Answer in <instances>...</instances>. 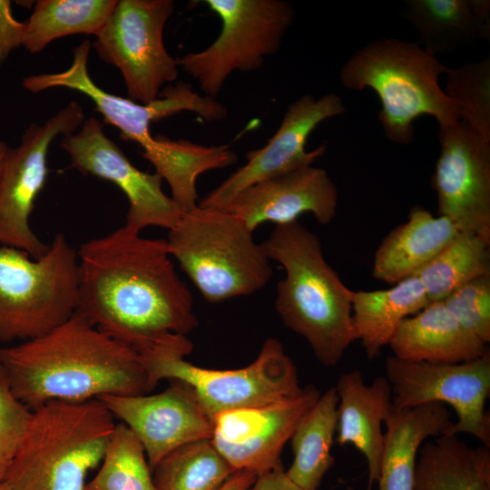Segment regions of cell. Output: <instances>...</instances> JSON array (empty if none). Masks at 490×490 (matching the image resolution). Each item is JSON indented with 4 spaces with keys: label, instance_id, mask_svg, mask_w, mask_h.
<instances>
[{
    "label": "cell",
    "instance_id": "cb8c5ba5",
    "mask_svg": "<svg viewBox=\"0 0 490 490\" xmlns=\"http://www.w3.org/2000/svg\"><path fill=\"white\" fill-rule=\"evenodd\" d=\"M403 16L434 55L490 37L489 0H406Z\"/></svg>",
    "mask_w": 490,
    "mask_h": 490
},
{
    "label": "cell",
    "instance_id": "ac0fdd59",
    "mask_svg": "<svg viewBox=\"0 0 490 490\" xmlns=\"http://www.w3.org/2000/svg\"><path fill=\"white\" fill-rule=\"evenodd\" d=\"M153 395L99 397L114 417L122 420L142 442L152 472L169 453L187 443L211 438L212 417L191 385L171 379Z\"/></svg>",
    "mask_w": 490,
    "mask_h": 490
},
{
    "label": "cell",
    "instance_id": "f1b7e54d",
    "mask_svg": "<svg viewBox=\"0 0 490 490\" xmlns=\"http://www.w3.org/2000/svg\"><path fill=\"white\" fill-rule=\"evenodd\" d=\"M117 0H38L25 21L23 46L38 54L51 42L72 34H93L104 25Z\"/></svg>",
    "mask_w": 490,
    "mask_h": 490
},
{
    "label": "cell",
    "instance_id": "30bf717a",
    "mask_svg": "<svg viewBox=\"0 0 490 490\" xmlns=\"http://www.w3.org/2000/svg\"><path fill=\"white\" fill-rule=\"evenodd\" d=\"M174 12L172 0H117L92 44L98 56L121 72L129 98L149 103L179 74L163 31Z\"/></svg>",
    "mask_w": 490,
    "mask_h": 490
},
{
    "label": "cell",
    "instance_id": "9a60e30c",
    "mask_svg": "<svg viewBox=\"0 0 490 490\" xmlns=\"http://www.w3.org/2000/svg\"><path fill=\"white\" fill-rule=\"evenodd\" d=\"M432 181L438 215L490 242V142L461 121L439 128Z\"/></svg>",
    "mask_w": 490,
    "mask_h": 490
},
{
    "label": "cell",
    "instance_id": "2e32d148",
    "mask_svg": "<svg viewBox=\"0 0 490 490\" xmlns=\"http://www.w3.org/2000/svg\"><path fill=\"white\" fill-rule=\"evenodd\" d=\"M346 111L342 98L327 93L320 98L304 94L288 106L279 127L263 147L250 151L247 162L200 201L198 206L224 209L247 187L272 176L312 165L326 152V145L307 152L310 133L328 118Z\"/></svg>",
    "mask_w": 490,
    "mask_h": 490
},
{
    "label": "cell",
    "instance_id": "f546056e",
    "mask_svg": "<svg viewBox=\"0 0 490 490\" xmlns=\"http://www.w3.org/2000/svg\"><path fill=\"white\" fill-rule=\"evenodd\" d=\"M490 242L459 231L416 276L429 302L441 301L463 285L490 276Z\"/></svg>",
    "mask_w": 490,
    "mask_h": 490
},
{
    "label": "cell",
    "instance_id": "d6986e66",
    "mask_svg": "<svg viewBox=\"0 0 490 490\" xmlns=\"http://www.w3.org/2000/svg\"><path fill=\"white\" fill-rule=\"evenodd\" d=\"M338 208L337 187L322 168L302 166L256 182L237 194L222 210L240 219L254 231L265 222L275 225L311 213L328 224Z\"/></svg>",
    "mask_w": 490,
    "mask_h": 490
},
{
    "label": "cell",
    "instance_id": "8992f818",
    "mask_svg": "<svg viewBox=\"0 0 490 490\" xmlns=\"http://www.w3.org/2000/svg\"><path fill=\"white\" fill-rule=\"evenodd\" d=\"M168 230L170 255L209 303L254 294L270 279L253 231L225 210L197 206Z\"/></svg>",
    "mask_w": 490,
    "mask_h": 490
},
{
    "label": "cell",
    "instance_id": "5b68a950",
    "mask_svg": "<svg viewBox=\"0 0 490 490\" xmlns=\"http://www.w3.org/2000/svg\"><path fill=\"white\" fill-rule=\"evenodd\" d=\"M99 399L53 400L33 410L23 444L5 482L13 490H86L115 427Z\"/></svg>",
    "mask_w": 490,
    "mask_h": 490
},
{
    "label": "cell",
    "instance_id": "8fae6325",
    "mask_svg": "<svg viewBox=\"0 0 490 490\" xmlns=\"http://www.w3.org/2000/svg\"><path fill=\"white\" fill-rule=\"evenodd\" d=\"M92 44L83 40L74 48L72 64L64 71L25 77L23 87L37 93L52 88H67L86 95L103 117L104 122L116 127L124 141H132L142 148L152 141L150 125L181 112L199 114L207 122H220L228 114L227 107L215 98L201 95L183 81L163 88L158 98L143 104L104 91L88 72Z\"/></svg>",
    "mask_w": 490,
    "mask_h": 490
},
{
    "label": "cell",
    "instance_id": "6da1fadb",
    "mask_svg": "<svg viewBox=\"0 0 490 490\" xmlns=\"http://www.w3.org/2000/svg\"><path fill=\"white\" fill-rule=\"evenodd\" d=\"M76 312L137 352L186 336L199 325L193 297L167 241L124 225L83 243Z\"/></svg>",
    "mask_w": 490,
    "mask_h": 490
},
{
    "label": "cell",
    "instance_id": "277c9868",
    "mask_svg": "<svg viewBox=\"0 0 490 490\" xmlns=\"http://www.w3.org/2000/svg\"><path fill=\"white\" fill-rule=\"evenodd\" d=\"M446 69L418 42L383 37L356 51L340 68L339 80L346 89L373 90L381 103L377 117L385 136L408 144L414 122L422 115L435 118L439 128L460 121L457 106L439 84Z\"/></svg>",
    "mask_w": 490,
    "mask_h": 490
},
{
    "label": "cell",
    "instance_id": "e0dca14e",
    "mask_svg": "<svg viewBox=\"0 0 490 490\" xmlns=\"http://www.w3.org/2000/svg\"><path fill=\"white\" fill-rule=\"evenodd\" d=\"M320 395L308 385L285 400L219 413L212 417L211 439L235 471L265 474L282 466L284 446Z\"/></svg>",
    "mask_w": 490,
    "mask_h": 490
},
{
    "label": "cell",
    "instance_id": "9c48e42d",
    "mask_svg": "<svg viewBox=\"0 0 490 490\" xmlns=\"http://www.w3.org/2000/svg\"><path fill=\"white\" fill-rule=\"evenodd\" d=\"M220 19L216 40L197 53L177 59L205 95L215 98L235 71L262 67L264 57L279 49L292 24L294 10L282 0H205Z\"/></svg>",
    "mask_w": 490,
    "mask_h": 490
},
{
    "label": "cell",
    "instance_id": "f35d334b",
    "mask_svg": "<svg viewBox=\"0 0 490 490\" xmlns=\"http://www.w3.org/2000/svg\"><path fill=\"white\" fill-rule=\"evenodd\" d=\"M9 148L5 142H0V175L4 167V163L7 155Z\"/></svg>",
    "mask_w": 490,
    "mask_h": 490
},
{
    "label": "cell",
    "instance_id": "ffe728a7",
    "mask_svg": "<svg viewBox=\"0 0 490 490\" xmlns=\"http://www.w3.org/2000/svg\"><path fill=\"white\" fill-rule=\"evenodd\" d=\"M338 402L336 442L352 445L366 458L368 490L377 482L384 446L382 424L392 409V392L384 376L371 384L358 369L339 376L334 386Z\"/></svg>",
    "mask_w": 490,
    "mask_h": 490
},
{
    "label": "cell",
    "instance_id": "ab89813d",
    "mask_svg": "<svg viewBox=\"0 0 490 490\" xmlns=\"http://www.w3.org/2000/svg\"><path fill=\"white\" fill-rule=\"evenodd\" d=\"M0 490H13L6 482L0 481Z\"/></svg>",
    "mask_w": 490,
    "mask_h": 490
},
{
    "label": "cell",
    "instance_id": "44dd1931",
    "mask_svg": "<svg viewBox=\"0 0 490 490\" xmlns=\"http://www.w3.org/2000/svg\"><path fill=\"white\" fill-rule=\"evenodd\" d=\"M394 357L411 362L456 364L476 359L487 345L466 330L444 302H429L407 318L388 345Z\"/></svg>",
    "mask_w": 490,
    "mask_h": 490
},
{
    "label": "cell",
    "instance_id": "3957f363",
    "mask_svg": "<svg viewBox=\"0 0 490 490\" xmlns=\"http://www.w3.org/2000/svg\"><path fill=\"white\" fill-rule=\"evenodd\" d=\"M260 246L285 277L274 306L283 324L301 336L324 366H336L356 340L353 290L326 260L318 236L299 220L275 225Z\"/></svg>",
    "mask_w": 490,
    "mask_h": 490
},
{
    "label": "cell",
    "instance_id": "d4e9b609",
    "mask_svg": "<svg viewBox=\"0 0 490 490\" xmlns=\"http://www.w3.org/2000/svg\"><path fill=\"white\" fill-rule=\"evenodd\" d=\"M429 303L426 290L414 275L389 289L358 290L352 297V322L356 340L373 360L388 346L400 324Z\"/></svg>",
    "mask_w": 490,
    "mask_h": 490
},
{
    "label": "cell",
    "instance_id": "74e56055",
    "mask_svg": "<svg viewBox=\"0 0 490 490\" xmlns=\"http://www.w3.org/2000/svg\"><path fill=\"white\" fill-rule=\"evenodd\" d=\"M257 475L250 471H235L217 490H248Z\"/></svg>",
    "mask_w": 490,
    "mask_h": 490
},
{
    "label": "cell",
    "instance_id": "d590c367",
    "mask_svg": "<svg viewBox=\"0 0 490 490\" xmlns=\"http://www.w3.org/2000/svg\"><path fill=\"white\" fill-rule=\"evenodd\" d=\"M25 26L15 18L11 1L0 0V69L11 53L23 46Z\"/></svg>",
    "mask_w": 490,
    "mask_h": 490
},
{
    "label": "cell",
    "instance_id": "836d02e7",
    "mask_svg": "<svg viewBox=\"0 0 490 490\" xmlns=\"http://www.w3.org/2000/svg\"><path fill=\"white\" fill-rule=\"evenodd\" d=\"M457 321L480 341H490V276L475 279L442 300Z\"/></svg>",
    "mask_w": 490,
    "mask_h": 490
},
{
    "label": "cell",
    "instance_id": "4dcf8cb0",
    "mask_svg": "<svg viewBox=\"0 0 490 490\" xmlns=\"http://www.w3.org/2000/svg\"><path fill=\"white\" fill-rule=\"evenodd\" d=\"M235 470L211 438L182 445L153 468L157 490H217Z\"/></svg>",
    "mask_w": 490,
    "mask_h": 490
},
{
    "label": "cell",
    "instance_id": "d6a6232c",
    "mask_svg": "<svg viewBox=\"0 0 490 490\" xmlns=\"http://www.w3.org/2000/svg\"><path fill=\"white\" fill-rule=\"evenodd\" d=\"M446 94L457 106L460 121L490 142V57L447 67Z\"/></svg>",
    "mask_w": 490,
    "mask_h": 490
},
{
    "label": "cell",
    "instance_id": "7402d4cb",
    "mask_svg": "<svg viewBox=\"0 0 490 490\" xmlns=\"http://www.w3.org/2000/svg\"><path fill=\"white\" fill-rule=\"evenodd\" d=\"M451 414L441 403L394 409L385 420L378 490H413L417 455L431 436L446 435Z\"/></svg>",
    "mask_w": 490,
    "mask_h": 490
},
{
    "label": "cell",
    "instance_id": "7c38bea8",
    "mask_svg": "<svg viewBox=\"0 0 490 490\" xmlns=\"http://www.w3.org/2000/svg\"><path fill=\"white\" fill-rule=\"evenodd\" d=\"M386 377L392 407L403 409L429 403L453 407L456 421L446 435L468 434L490 447V353L463 363L411 362L389 356Z\"/></svg>",
    "mask_w": 490,
    "mask_h": 490
},
{
    "label": "cell",
    "instance_id": "83f0119b",
    "mask_svg": "<svg viewBox=\"0 0 490 490\" xmlns=\"http://www.w3.org/2000/svg\"><path fill=\"white\" fill-rule=\"evenodd\" d=\"M338 402L333 386L321 393L291 435L293 461L286 475L300 490H318L335 464L331 447L337 433Z\"/></svg>",
    "mask_w": 490,
    "mask_h": 490
},
{
    "label": "cell",
    "instance_id": "60d3db41",
    "mask_svg": "<svg viewBox=\"0 0 490 490\" xmlns=\"http://www.w3.org/2000/svg\"><path fill=\"white\" fill-rule=\"evenodd\" d=\"M346 490H355V489H354L353 487H351V486H348V487L346 488Z\"/></svg>",
    "mask_w": 490,
    "mask_h": 490
},
{
    "label": "cell",
    "instance_id": "4fadbf2b",
    "mask_svg": "<svg viewBox=\"0 0 490 490\" xmlns=\"http://www.w3.org/2000/svg\"><path fill=\"white\" fill-rule=\"evenodd\" d=\"M85 120L82 106L71 102L42 124L27 127L19 145L9 149L0 175V244L41 258L49 249L34 233L29 218L48 174L47 155L58 136L78 130Z\"/></svg>",
    "mask_w": 490,
    "mask_h": 490
},
{
    "label": "cell",
    "instance_id": "e575fe53",
    "mask_svg": "<svg viewBox=\"0 0 490 490\" xmlns=\"http://www.w3.org/2000/svg\"><path fill=\"white\" fill-rule=\"evenodd\" d=\"M33 411L12 393L0 365V481H4L28 430Z\"/></svg>",
    "mask_w": 490,
    "mask_h": 490
},
{
    "label": "cell",
    "instance_id": "484cf974",
    "mask_svg": "<svg viewBox=\"0 0 490 490\" xmlns=\"http://www.w3.org/2000/svg\"><path fill=\"white\" fill-rule=\"evenodd\" d=\"M413 490H490V447L457 435L427 441L418 452Z\"/></svg>",
    "mask_w": 490,
    "mask_h": 490
},
{
    "label": "cell",
    "instance_id": "603a6c76",
    "mask_svg": "<svg viewBox=\"0 0 490 490\" xmlns=\"http://www.w3.org/2000/svg\"><path fill=\"white\" fill-rule=\"evenodd\" d=\"M458 232L448 218L414 206L407 220L391 230L376 250L373 277L395 285L416 275Z\"/></svg>",
    "mask_w": 490,
    "mask_h": 490
},
{
    "label": "cell",
    "instance_id": "ba28073f",
    "mask_svg": "<svg viewBox=\"0 0 490 490\" xmlns=\"http://www.w3.org/2000/svg\"><path fill=\"white\" fill-rule=\"evenodd\" d=\"M77 251L64 234L39 259L0 247V341L29 340L69 319L79 302Z\"/></svg>",
    "mask_w": 490,
    "mask_h": 490
},
{
    "label": "cell",
    "instance_id": "7a4b0ae2",
    "mask_svg": "<svg viewBox=\"0 0 490 490\" xmlns=\"http://www.w3.org/2000/svg\"><path fill=\"white\" fill-rule=\"evenodd\" d=\"M14 396L32 411L53 400L146 395L152 383L140 356L75 312L40 337L0 348Z\"/></svg>",
    "mask_w": 490,
    "mask_h": 490
},
{
    "label": "cell",
    "instance_id": "5bb4252c",
    "mask_svg": "<svg viewBox=\"0 0 490 490\" xmlns=\"http://www.w3.org/2000/svg\"><path fill=\"white\" fill-rule=\"evenodd\" d=\"M60 146L73 168L109 181L124 193L129 204L124 224L128 229L139 233L149 226L170 230L179 220L181 212L162 190V177L137 169L94 117L64 136Z\"/></svg>",
    "mask_w": 490,
    "mask_h": 490
},
{
    "label": "cell",
    "instance_id": "8d00e7d4",
    "mask_svg": "<svg viewBox=\"0 0 490 490\" xmlns=\"http://www.w3.org/2000/svg\"><path fill=\"white\" fill-rule=\"evenodd\" d=\"M248 490H300L286 475L282 466L258 475Z\"/></svg>",
    "mask_w": 490,
    "mask_h": 490
},
{
    "label": "cell",
    "instance_id": "1f68e13d",
    "mask_svg": "<svg viewBox=\"0 0 490 490\" xmlns=\"http://www.w3.org/2000/svg\"><path fill=\"white\" fill-rule=\"evenodd\" d=\"M86 490H157L145 449L123 423L115 425L103 458Z\"/></svg>",
    "mask_w": 490,
    "mask_h": 490
},
{
    "label": "cell",
    "instance_id": "4316f807",
    "mask_svg": "<svg viewBox=\"0 0 490 490\" xmlns=\"http://www.w3.org/2000/svg\"><path fill=\"white\" fill-rule=\"evenodd\" d=\"M142 155L167 181L171 198L181 213L198 206L196 181L200 174L229 167L238 161V155L229 145L204 146L189 140H170L162 136L153 137L142 148Z\"/></svg>",
    "mask_w": 490,
    "mask_h": 490
},
{
    "label": "cell",
    "instance_id": "52a82bcc",
    "mask_svg": "<svg viewBox=\"0 0 490 490\" xmlns=\"http://www.w3.org/2000/svg\"><path fill=\"white\" fill-rule=\"evenodd\" d=\"M193 348L182 336L138 352L152 383L178 379L191 385L206 412L215 415L268 405L300 393L297 368L276 338L264 341L257 358L235 369L201 368L185 360Z\"/></svg>",
    "mask_w": 490,
    "mask_h": 490
}]
</instances>
